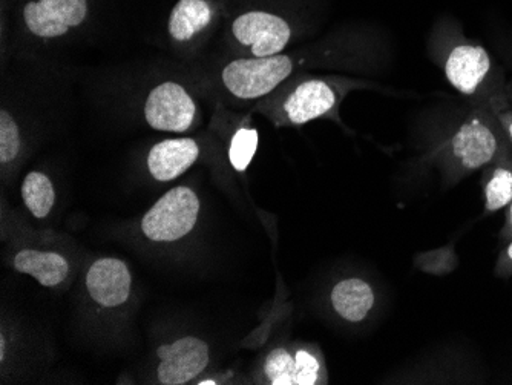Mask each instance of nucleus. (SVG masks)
I'll return each instance as SVG.
<instances>
[{
    "mask_svg": "<svg viewBox=\"0 0 512 385\" xmlns=\"http://www.w3.org/2000/svg\"><path fill=\"white\" fill-rule=\"evenodd\" d=\"M295 385H316L324 381V367L321 358L309 347H296Z\"/></svg>",
    "mask_w": 512,
    "mask_h": 385,
    "instance_id": "6ab92c4d",
    "label": "nucleus"
},
{
    "mask_svg": "<svg viewBox=\"0 0 512 385\" xmlns=\"http://www.w3.org/2000/svg\"><path fill=\"white\" fill-rule=\"evenodd\" d=\"M13 264L17 272L31 275L43 287L59 286L69 274L68 261L56 252L25 249L14 257Z\"/></svg>",
    "mask_w": 512,
    "mask_h": 385,
    "instance_id": "4468645a",
    "label": "nucleus"
},
{
    "mask_svg": "<svg viewBox=\"0 0 512 385\" xmlns=\"http://www.w3.org/2000/svg\"><path fill=\"white\" fill-rule=\"evenodd\" d=\"M355 82H330L319 77H306L279 97L275 103L276 119L293 126L307 125L313 120L336 114L342 97Z\"/></svg>",
    "mask_w": 512,
    "mask_h": 385,
    "instance_id": "20e7f679",
    "label": "nucleus"
},
{
    "mask_svg": "<svg viewBox=\"0 0 512 385\" xmlns=\"http://www.w3.org/2000/svg\"><path fill=\"white\" fill-rule=\"evenodd\" d=\"M256 149H258V131L252 126H240L230 139L229 162L235 171L244 174L255 157Z\"/></svg>",
    "mask_w": 512,
    "mask_h": 385,
    "instance_id": "a211bd4d",
    "label": "nucleus"
},
{
    "mask_svg": "<svg viewBox=\"0 0 512 385\" xmlns=\"http://www.w3.org/2000/svg\"><path fill=\"white\" fill-rule=\"evenodd\" d=\"M506 97H508L509 103L512 105V80L506 83Z\"/></svg>",
    "mask_w": 512,
    "mask_h": 385,
    "instance_id": "393cba45",
    "label": "nucleus"
},
{
    "mask_svg": "<svg viewBox=\"0 0 512 385\" xmlns=\"http://www.w3.org/2000/svg\"><path fill=\"white\" fill-rule=\"evenodd\" d=\"M483 212L493 215L505 211L512 201V154L497 158L482 171Z\"/></svg>",
    "mask_w": 512,
    "mask_h": 385,
    "instance_id": "ddd939ff",
    "label": "nucleus"
},
{
    "mask_svg": "<svg viewBox=\"0 0 512 385\" xmlns=\"http://www.w3.org/2000/svg\"><path fill=\"white\" fill-rule=\"evenodd\" d=\"M5 350H7V343H5V335H0V361H5Z\"/></svg>",
    "mask_w": 512,
    "mask_h": 385,
    "instance_id": "b1692460",
    "label": "nucleus"
},
{
    "mask_svg": "<svg viewBox=\"0 0 512 385\" xmlns=\"http://www.w3.org/2000/svg\"><path fill=\"white\" fill-rule=\"evenodd\" d=\"M427 53L451 88L471 106L494 109L509 103L502 66L453 17H440L431 28Z\"/></svg>",
    "mask_w": 512,
    "mask_h": 385,
    "instance_id": "f257e3e1",
    "label": "nucleus"
},
{
    "mask_svg": "<svg viewBox=\"0 0 512 385\" xmlns=\"http://www.w3.org/2000/svg\"><path fill=\"white\" fill-rule=\"evenodd\" d=\"M508 154L512 149L494 112L486 106H471L431 151L430 160L439 169L444 186L453 188Z\"/></svg>",
    "mask_w": 512,
    "mask_h": 385,
    "instance_id": "f03ea898",
    "label": "nucleus"
},
{
    "mask_svg": "<svg viewBox=\"0 0 512 385\" xmlns=\"http://www.w3.org/2000/svg\"><path fill=\"white\" fill-rule=\"evenodd\" d=\"M200 198L191 188L178 186L163 195L143 217L142 231L155 243H172L186 237L197 224Z\"/></svg>",
    "mask_w": 512,
    "mask_h": 385,
    "instance_id": "39448f33",
    "label": "nucleus"
},
{
    "mask_svg": "<svg viewBox=\"0 0 512 385\" xmlns=\"http://www.w3.org/2000/svg\"><path fill=\"white\" fill-rule=\"evenodd\" d=\"M494 112V116L499 120L500 126H502L503 132H505L506 139H508L509 146L512 149V105L511 103H505V105L497 106V108L491 109Z\"/></svg>",
    "mask_w": 512,
    "mask_h": 385,
    "instance_id": "4be33fe9",
    "label": "nucleus"
},
{
    "mask_svg": "<svg viewBox=\"0 0 512 385\" xmlns=\"http://www.w3.org/2000/svg\"><path fill=\"white\" fill-rule=\"evenodd\" d=\"M212 8L206 0H180L169 17V34L186 42L211 24Z\"/></svg>",
    "mask_w": 512,
    "mask_h": 385,
    "instance_id": "2eb2a0df",
    "label": "nucleus"
},
{
    "mask_svg": "<svg viewBox=\"0 0 512 385\" xmlns=\"http://www.w3.org/2000/svg\"><path fill=\"white\" fill-rule=\"evenodd\" d=\"M200 148L192 139L157 143L148 155V169L157 181H171L188 171L198 160Z\"/></svg>",
    "mask_w": 512,
    "mask_h": 385,
    "instance_id": "9b49d317",
    "label": "nucleus"
},
{
    "mask_svg": "<svg viewBox=\"0 0 512 385\" xmlns=\"http://www.w3.org/2000/svg\"><path fill=\"white\" fill-rule=\"evenodd\" d=\"M330 304L342 320L359 324L375 309L376 292L364 278H344L333 286Z\"/></svg>",
    "mask_w": 512,
    "mask_h": 385,
    "instance_id": "f8f14e48",
    "label": "nucleus"
},
{
    "mask_svg": "<svg viewBox=\"0 0 512 385\" xmlns=\"http://www.w3.org/2000/svg\"><path fill=\"white\" fill-rule=\"evenodd\" d=\"M194 99L183 86L166 82L152 89L145 103L146 122L157 131L184 132L195 117Z\"/></svg>",
    "mask_w": 512,
    "mask_h": 385,
    "instance_id": "6e6552de",
    "label": "nucleus"
},
{
    "mask_svg": "<svg viewBox=\"0 0 512 385\" xmlns=\"http://www.w3.org/2000/svg\"><path fill=\"white\" fill-rule=\"evenodd\" d=\"M500 240L503 243H508L509 240H512V201L505 208V224L500 229Z\"/></svg>",
    "mask_w": 512,
    "mask_h": 385,
    "instance_id": "5701e85b",
    "label": "nucleus"
},
{
    "mask_svg": "<svg viewBox=\"0 0 512 385\" xmlns=\"http://www.w3.org/2000/svg\"><path fill=\"white\" fill-rule=\"evenodd\" d=\"M267 384L295 385V355L287 347H276L267 353L263 362Z\"/></svg>",
    "mask_w": 512,
    "mask_h": 385,
    "instance_id": "f3484780",
    "label": "nucleus"
},
{
    "mask_svg": "<svg viewBox=\"0 0 512 385\" xmlns=\"http://www.w3.org/2000/svg\"><path fill=\"white\" fill-rule=\"evenodd\" d=\"M20 131L10 112H0V162L10 163L19 155Z\"/></svg>",
    "mask_w": 512,
    "mask_h": 385,
    "instance_id": "aec40b11",
    "label": "nucleus"
},
{
    "mask_svg": "<svg viewBox=\"0 0 512 385\" xmlns=\"http://www.w3.org/2000/svg\"><path fill=\"white\" fill-rule=\"evenodd\" d=\"M494 274L499 278L512 277V240L506 243L497 257L496 267H494Z\"/></svg>",
    "mask_w": 512,
    "mask_h": 385,
    "instance_id": "412c9836",
    "label": "nucleus"
},
{
    "mask_svg": "<svg viewBox=\"0 0 512 385\" xmlns=\"http://www.w3.org/2000/svg\"><path fill=\"white\" fill-rule=\"evenodd\" d=\"M132 278L125 261L102 258L92 263L86 287L92 300L103 307H119L129 300Z\"/></svg>",
    "mask_w": 512,
    "mask_h": 385,
    "instance_id": "9d476101",
    "label": "nucleus"
},
{
    "mask_svg": "<svg viewBox=\"0 0 512 385\" xmlns=\"http://www.w3.org/2000/svg\"><path fill=\"white\" fill-rule=\"evenodd\" d=\"M23 203L27 206L30 214L37 220L48 217L51 209L56 203V191L48 175L42 172H30L23 180L22 189Z\"/></svg>",
    "mask_w": 512,
    "mask_h": 385,
    "instance_id": "dca6fc26",
    "label": "nucleus"
},
{
    "mask_svg": "<svg viewBox=\"0 0 512 385\" xmlns=\"http://www.w3.org/2000/svg\"><path fill=\"white\" fill-rule=\"evenodd\" d=\"M161 359L157 379L163 385H184L197 378L209 364V346L197 336H183L157 349Z\"/></svg>",
    "mask_w": 512,
    "mask_h": 385,
    "instance_id": "0eeeda50",
    "label": "nucleus"
},
{
    "mask_svg": "<svg viewBox=\"0 0 512 385\" xmlns=\"http://www.w3.org/2000/svg\"><path fill=\"white\" fill-rule=\"evenodd\" d=\"M295 73L292 56L240 57L224 66V88L238 100H260L272 94Z\"/></svg>",
    "mask_w": 512,
    "mask_h": 385,
    "instance_id": "7ed1b4c3",
    "label": "nucleus"
},
{
    "mask_svg": "<svg viewBox=\"0 0 512 385\" xmlns=\"http://www.w3.org/2000/svg\"><path fill=\"white\" fill-rule=\"evenodd\" d=\"M88 14L86 0H37L23 8L28 30L39 37L53 39L79 27Z\"/></svg>",
    "mask_w": 512,
    "mask_h": 385,
    "instance_id": "1a4fd4ad",
    "label": "nucleus"
},
{
    "mask_svg": "<svg viewBox=\"0 0 512 385\" xmlns=\"http://www.w3.org/2000/svg\"><path fill=\"white\" fill-rule=\"evenodd\" d=\"M292 25L279 14L253 10L240 14L232 24V36L247 57H270L281 54L292 40Z\"/></svg>",
    "mask_w": 512,
    "mask_h": 385,
    "instance_id": "423d86ee",
    "label": "nucleus"
}]
</instances>
